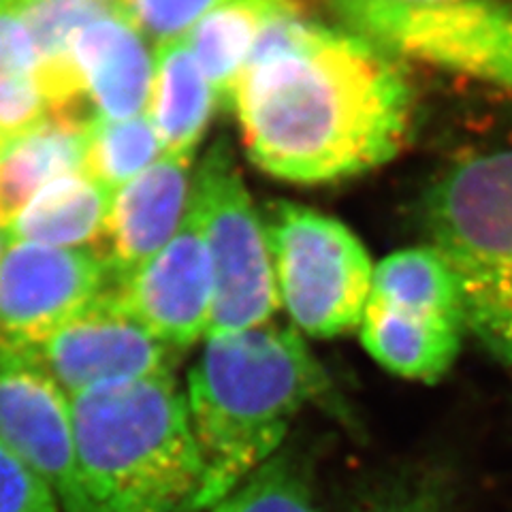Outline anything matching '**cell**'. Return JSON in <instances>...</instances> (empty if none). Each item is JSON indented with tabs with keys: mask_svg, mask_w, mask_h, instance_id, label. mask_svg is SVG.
<instances>
[{
	"mask_svg": "<svg viewBox=\"0 0 512 512\" xmlns=\"http://www.w3.org/2000/svg\"><path fill=\"white\" fill-rule=\"evenodd\" d=\"M423 222L457 282L468 333L512 367V150L448 171L429 190Z\"/></svg>",
	"mask_w": 512,
	"mask_h": 512,
	"instance_id": "cell-4",
	"label": "cell"
},
{
	"mask_svg": "<svg viewBox=\"0 0 512 512\" xmlns=\"http://www.w3.org/2000/svg\"><path fill=\"white\" fill-rule=\"evenodd\" d=\"M109 288L107 263L94 248L9 242L0 261V346L39 344Z\"/></svg>",
	"mask_w": 512,
	"mask_h": 512,
	"instance_id": "cell-8",
	"label": "cell"
},
{
	"mask_svg": "<svg viewBox=\"0 0 512 512\" xmlns=\"http://www.w3.org/2000/svg\"><path fill=\"white\" fill-rule=\"evenodd\" d=\"M346 30L408 56L512 90V5L504 0H325Z\"/></svg>",
	"mask_w": 512,
	"mask_h": 512,
	"instance_id": "cell-7",
	"label": "cell"
},
{
	"mask_svg": "<svg viewBox=\"0 0 512 512\" xmlns=\"http://www.w3.org/2000/svg\"><path fill=\"white\" fill-rule=\"evenodd\" d=\"M84 133L86 126L45 118L0 146V229L9 231L47 184L84 173Z\"/></svg>",
	"mask_w": 512,
	"mask_h": 512,
	"instance_id": "cell-16",
	"label": "cell"
},
{
	"mask_svg": "<svg viewBox=\"0 0 512 512\" xmlns=\"http://www.w3.org/2000/svg\"><path fill=\"white\" fill-rule=\"evenodd\" d=\"M346 512H453V489L438 470H408L382 480Z\"/></svg>",
	"mask_w": 512,
	"mask_h": 512,
	"instance_id": "cell-23",
	"label": "cell"
},
{
	"mask_svg": "<svg viewBox=\"0 0 512 512\" xmlns=\"http://www.w3.org/2000/svg\"><path fill=\"white\" fill-rule=\"evenodd\" d=\"M190 207L214 274L207 338L271 323L280 295L265 220L256 212L227 141H216L195 171Z\"/></svg>",
	"mask_w": 512,
	"mask_h": 512,
	"instance_id": "cell-6",
	"label": "cell"
},
{
	"mask_svg": "<svg viewBox=\"0 0 512 512\" xmlns=\"http://www.w3.org/2000/svg\"><path fill=\"white\" fill-rule=\"evenodd\" d=\"M205 512H320L308 461L291 448L269 459L227 498Z\"/></svg>",
	"mask_w": 512,
	"mask_h": 512,
	"instance_id": "cell-22",
	"label": "cell"
},
{
	"mask_svg": "<svg viewBox=\"0 0 512 512\" xmlns=\"http://www.w3.org/2000/svg\"><path fill=\"white\" fill-rule=\"evenodd\" d=\"M222 3L227 0H118L114 9L156 47L184 39L192 26Z\"/></svg>",
	"mask_w": 512,
	"mask_h": 512,
	"instance_id": "cell-24",
	"label": "cell"
},
{
	"mask_svg": "<svg viewBox=\"0 0 512 512\" xmlns=\"http://www.w3.org/2000/svg\"><path fill=\"white\" fill-rule=\"evenodd\" d=\"M0 512H64L50 485L0 440Z\"/></svg>",
	"mask_w": 512,
	"mask_h": 512,
	"instance_id": "cell-25",
	"label": "cell"
},
{
	"mask_svg": "<svg viewBox=\"0 0 512 512\" xmlns=\"http://www.w3.org/2000/svg\"><path fill=\"white\" fill-rule=\"evenodd\" d=\"M359 331L365 350L389 374L429 384L451 372L468 327L457 316L370 297Z\"/></svg>",
	"mask_w": 512,
	"mask_h": 512,
	"instance_id": "cell-14",
	"label": "cell"
},
{
	"mask_svg": "<svg viewBox=\"0 0 512 512\" xmlns=\"http://www.w3.org/2000/svg\"><path fill=\"white\" fill-rule=\"evenodd\" d=\"M109 293L124 314L175 352L207 338L214 274L192 207L169 244Z\"/></svg>",
	"mask_w": 512,
	"mask_h": 512,
	"instance_id": "cell-11",
	"label": "cell"
},
{
	"mask_svg": "<svg viewBox=\"0 0 512 512\" xmlns=\"http://www.w3.org/2000/svg\"><path fill=\"white\" fill-rule=\"evenodd\" d=\"M231 105L254 165L286 182L323 184L402 150L412 88L374 43L291 9L261 30Z\"/></svg>",
	"mask_w": 512,
	"mask_h": 512,
	"instance_id": "cell-1",
	"label": "cell"
},
{
	"mask_svg": "<svg viewBox=\"0 0 512 512\" xmlns=\"http://www.w3.org/2000/svg\"><path fill=\"white\" fill-rule=\"evenodd\" d=\"M203 478L186 512H205L274 459L295 416L342 404L325 367L295 327L265 323L207 338L186 387Z\"/></svg>",
	"mask_w": 512,
	"mask_h": 512,
	"instance_id": "cell-2",
	"label": "cell"
},
{
	"mask_svg": "<svg viewBox=\"0 0 512 512\" xmlns=\"http://www.w3.org/2000/svg\"><path fill=\"white\" fill-rule=\"evenodd\" d=\"M218 105V96L186 39L156 45L146 116L156 128L163 154H195Z\"/></svg>",
	"mask_w": 512,
	"mask_h": 512,
	"instance_id": "cell-15",
	"label": "cell"
},
{
	"mask_svg": "<svg viewBox=\"0 0 512 512\" xmlns=\"http://www.w3.org/2000/svg\"><path fill=\"white\" fill-rule=\"evenodd\" d=\"M404 3H451V0H404Z\"/></svg>",
	"mask_w": 512,
	"mask_h": 512,
	"instance_id": "cell-29",
	"label": "cell"
},
{
	"mask_svg": "<svg viewBox=\"0 0 512 512\" xmlns=\"http://www.w3.org/2000/svg\"><path fill=\"white\" fill-rule=\"evenodd\" d=\"M163 156V146L146 114L124 120L96 116L84 133V173L116 192Z\"/></svg>",
	"mask_w": 512,
	"mask_h": 512,
	"instance_id": "cell-21",
	"label": "cell"
},
{
	"mask_svg": "<svg viewBox=\"0 0 512 512\" xmlns=\"http://www.w3.org/2000/svg\"><path fill=\"white\" fill-rule=\"evenodd\" d=\"M47 118L39 56L18 11L0 13V146Z\"/></svg>",
	"mask_w": 512,
	"mask_h": 512,
	"instance_id": "cell-19",
	"label": "cell"
},
{
	"mask_svg": "<svg viewBox=\"0 0 512 512\" xmlns=\"http://www.w3.org/2000/svg\"><path fill=\"white\" fill-rule=\"evenodd\" d=\"M114 192L71 173L47 184L7 231L9 242L54 248H96L105 233Z\"/></svg>",
	"mask_w": 512,
	"mask_h": 512,
	"instance_id": "cell-17",
	"label": "cell"
},
{
	"mask_svg": "<svg viewBox=\"0 0 512 512\" xmlns=\"http://www.w3.org/2000/svg\"><path fill=\"white\" fill-rule=\"evenodd\" d=\"M195 154H163L111 199L105 233L94 250L103 256L111 288L169 244L188 216Z\"/></svg>",
	"mask_w": 512,
	"mask_h": 512,
	"instance_id": "cell-12",
	"label": "cell"
},
{
	"mask_svg": "<svg viewBox=\"0 0 512 512\" xmlns=\"http://www.w3.org/2000/svg\"><path fill=\"white\" fill-rule=\"evenodd\" d=\"M370 297L466 320L451 269L431 246L399 250L382 259L374 267Z\"/></svg>",
	"mask_w": 512,
	"mask_h": 512,
	"instance_id": "cell-20",
	"label": "cell"
},
{
	"mask_svg": "<svg viewBox=\"0 0 512 512\" xmlns=\"http://www.w3.org/2000/svg\"><path fill=\"white\" fill-rule=\"evenodd\" d=\"M18 9V0H0V13Z\"/></svg>",
	"mask_w": 512,
	"mask_h": 512,
	"instance_id": "cell-28",
	"label": "cell"
},
{
	"mask_svg": "<svg viewBox=\"0 0 512 512\" xmlns=\"http://www.w3.org/2000/svg\"><path fill=\"white\" fill-rule=\"evenodd\" d=\"M26 350L69 397L173 374L178 352L124 314L107 291L45 340Z\"/></svg>",
	"mask_w": 512,
	"mask_h": 512,
	"instance_id": "cell-9",
	"label": "cell"
},
{
	"mask_svg": "<svg viewBox=\"0 0 512 512\" xmlns=\"http://www.w3.org/2000/svg\"><path fill=\"white\" fill-rule=\"evenodd\" d=\"M71 402L86 512H186L203 463L173 374L107 384Z\"/></svg>",
	"mask_w": 512,
	"mask_h": 512,
	"instance_id": "cell-3",
	"label": "cell"
},
{
	"mask_svg": "<svg viewBox=\"0 0 512 512\" xmlns=\"http://www.w3.org/2000/svg\"><path fill=\"white\" fill-rule=\"evenodd\" d=\"M26 3V0H18V7ZM69 3H86V5H103V7H116L118 0H69ZM18 11V9H15Z\"/></svg>",
	"mask_w": 512,
	"mask_h": 512,
	"instance_id": "cell-26",
	"label": "cell"
},
{
	"mask_svg": "<svg viewBox=\"0 0 512 512\" xmlns=\"http://www.w3.org/2000/svg\"><path fill=\"white\" fill-rule=\"evenodd\" d=\"M291 9L301 0H227L190 28L184 39L220 103H231L265 24Z\"/></svg>",
	"mask_w": 512,
	"mask_h": 512,
	"instance_id": "cell-18",
	"label": "cell"
},
{
	"mask_svg": "<svg viewBox=\"0 0 512 512\" xmlns=\"http://www.w3.org/2000/svg\"><path fill=\"white\" fill-rule=\"evenodd\" d=\"M7 246H9V235H7V231L0 229V261H3V256H5Z\"/></svg>",
	"mask_w": 512,
	"mask_h": 512,
	"instance_id": "cell-27",
	"label": "cell"
},
{
	"mask_svg": "<svg viewBox=\"0 0 512 512\" xmlns=\"http://www.w3.org/2000/svg\"><path fill=\"white\" fill-rule=\"evenodd\" d=\"M73 62L94 116L124 120L146 114L156 47L114 7L77 32Z\"/></svg>",
	"mask_w": 512,
	"mask_h": 512,
	"instance_id": "cell-13",
	"label": "cell"
},
{
	"mask_svg": "<svg viewBox=\"0 0 512 512\" xmlns=\"http://www.w3.org/2000/svg\"><path fill=\"white\" fill-rule=\"evenodd\" d=\"M0 440L50 485L64 512H86L71 397L20 348L0 346Z\"/></svg>",
	"mask_w": 512,
	"mask_h": 512,
	"instance_id": "cell-10",
	"label": "cell"
},
{
	"mask_svg": "<svg viewBox=\"0 0 512 512\" xmlns=\"http://www.w3.org/2000/svg\"><path fill=\"white\" fill-rule=\"evenodd\" d=\"M280 308L318 340L359 331L372 293L370 254L340 220L297 203H271L265 218Z\"/></svg>",
	"mask_w": 512,
	"mask_h": 512,
	"instance_id": "cell-5",
	"label": "cell"
}]
</instances>
